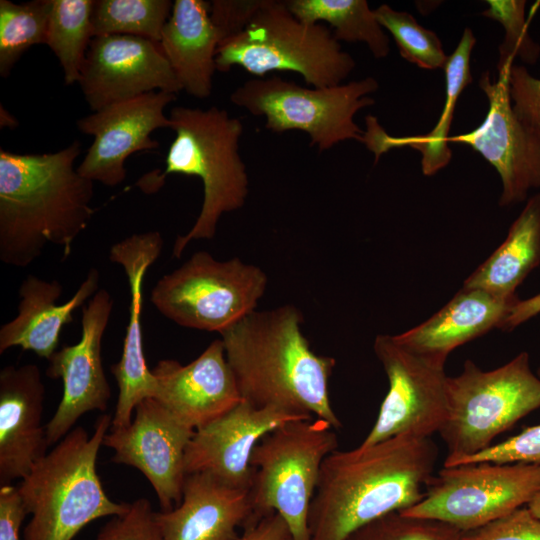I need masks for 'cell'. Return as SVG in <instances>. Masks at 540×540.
Wrapping results in <instances>:
<instances>
[{
  "mask_svg": "<svg viewBox=\"0 0 540 540\" xmlns=\"http://www.w3.org/2000/svg\"><path fill=\"white\" fill-rule=\"evenodd\" d=\"M437 455L430 438L411 435L333 451L322 463L309 508V540H345L381 516L414 506L434 475Z\"/></svg>",
  "mask_w": 540,
  "mask_h": 540,
  "instance_id": "obj_1",
  "label": "cell"
},
{
  "mask_svg": "<svg viewBox=\"0 0 540 540\" xmlns=\"http://www.w3.org/2000/svg\"><path fill=\"white\" fill-rule=\"evenodd\" d=\"M81 144L54 153L17 154L0 149V260L25 268L45 247L64 257L93 214V182L74 168Z\"/></svg>",
  "mask_w": 540,
  "mask_h": 540,
  "instance_id": "obj_2",
  "label": "cell"
},
{
  "mask_svg": "<svg viewBox=\"0 0 540 540\" xmlns=\"http://www.w3.org/2000/svg\"><path fill=\"white\" fill-rule=\"evenodd\" d=\"M294 305L253 311L221 335L242 400L325 419L340 428L329 397L335 359L316 354Z\"/></svg>",
  "mask_w": 540,
  "mask_h": 540,
  "instance_id": "obj_3",
  "label": "cell"
},
{
  "mask_svg": "<svg viewBox=\"0 0 540 540\" xmlns=\"http://www.w3.org/2000/svg\"><path fill=\"white\" fill-rule=\"evenodd\" d=\"M112 419L111 414L101 415L91 436L82 427L72 429L21 480L17 489L31 514L24 540H73L90 522L129 510L130 503L107 496L96 471Z\"/></svg>",
  "mask_w": 540,
  "mask_h": 540,
  "instance_id": "obj_4",
  "label": "cell"
},
{
  "mask_svg": "<svg viewBox=\"0 0 540 540\" xmlns=\"http://www.w3.org/2000/svg\"><path fill=\"white\" fill-rule=\"evenodd\" d=\"M175 138L170 144L162 173L153 174L158 184L170 174L198 177L203 202L194 225L178 236L172 255L180 258L193 240L212 239L223 214L240 209L248 196V174L239 143L242 122L224 109L176 106L170 110ZM159 187V185H158Z\"/></svg>",
  "mask_w": 540,
  "mask_h": 540,
  "instance_id": "obj_5",
  "label": "cell"
},
{
  "mask_svg": "<svg viewBox=\"0 0 540 540\" xmlns=\"http://www.w3.org/2000/svg\"><path fill=\"white\" fill-rule=\"evenodd\" d=\"M233 66L258 77L296 72L307 84L323 88L342 84L355 61L325 26L301 22L285 1L264 0L241 33L219 44L217 70L228 72Z\"/></svg>",
  "mask_w": 540,
  "mask_h": 540,
  "instance_id": "obj_6",
  "label": "cell"
},
{
  "mask_svg": "<svg viewBox=\"0 0 540 540\" xmlns=\"http://www.w3.org/2000/svg\"><path fill=\"white\" fill-rule=\"evenodd\" d=\"M447 394L448 413L439 434L448 450L443 466L452 467L540 408V378L526 351L489 371L466 360L457 376H448Z\"/></svg>",
  "mask_w": 540,
  "mask_h": 540,
  "instance_id": "obj_7",
  "label": "cell"
},
{
  "mask_svg": "<svg viewBox=\"0 0 540 540\" xmlns=\"http://www.w3.org/2000/svg\"><path fill=\"white\" fill-rule=\"evenodd\" d=\"M325 419H297L275 428L254 447L250 465L253 516L277 512L293 540H309L308 513L325 458L336 450Z\"/></svg>",
  "mask_w": 540,
  "mask_h": 540,
  "instance_id": "obj_8",
  "label": "cell"
},
{
  "mask_svg": "<svg viewBox=\"0 0 540 540\" xmlns=\"http://www.w3.org/2000/svg\"><path fill=\"white\" fill-rule=\"evenodd\" d=\"M373 77L323 88H306L278 76L251 79L237 87L230 101L254 116L265 118L275 133L298 130L306 133L319 151L346 140L363 142L364 131L355 114L375 103L368 94L377 91Z\"/></svg>",
  "mask_w": 540,
  "mask_h": 540,
  "instance_id": "obj_9",
  "label": "cell"
},
{
  "mask_svg": "<svg viewBox=\"0 0 540 540\" xmlns=\"http://www.w3.org/2000/svg\"><path fill=\"white\" fill-rule=\"evenodd\" d=\"M267 282L258 266L237 257L220 261L198 251L162 276L150 299L159 313L181 327L222 333L256 310Z\"/></svg>",
  "mask_w": 540,
  "mask_h": 540,
  "instance_id": "obj_10",
  "label": "cell"
},
{
  "mask_svg": "<svg viewBox=\"0 0 540 540\" xmlns=\"http://www.w3.org/2000/svg\"><path fill=\"white\" fill-rule=\"evenodd\" d=\"M539 490L538 465L461 464L443 467L429 480L423 498L400 512L467 532L528 505Z\"/></svg>",
  "mask_w": 540,
  "mask_h": 540,
  "instance_id": "obj_11",
  "label": "cell"
},
{
  "mask_svg": "<svg viewBox=\"0 0 540 540\" xmlns=\"http://www.w3.org/2000/svg\"><path fill=\"white\" fill-rule=\"evenodd\" d=\"M373 349L389 388L372 429L359 447L399 435L430 438L439 433L448 413L445 365L403 347L393 335H378Z\"/></svg>",
  "mask_w": 540,
  "mask_h": 540,
  "instance_id": "obj_12",
  "label": "cell"
},
{
  "mask_svg": "<svg viewBox=\"0 0 540 540\" xmlns=\"http://www.w3.org/2000/svg\"><path fill=\"white\" fill-rule=\"evenodd\" d=\"M499 70L492 82L482 74L479 87L489 102L488 113L476 129L449 141L465 143L479 152L498 172L502 182L500 206L526 199L528 191L540 187V136L525 125L511 105L509 73Z\"/></svg>",
  "mask_w": 540,
  "mask_h": 540,
  "instance_id": "obj_13",
  "label": "cell"
},
{
  "mask_svg": "<svg viewBox=\"0 0 540 540\" xmlns=\"http://www.w3.org/2000/svg\"><path fill=\"white\" fill-rule=\"evenodd\" d=\"M131 423L111 429L103 445L114 451L112 461L138 469L152 485L161 510L182 500L184 456L195 430L179 421L153 397L135 408Z\"/></svg>",
  "mask_w": 540,
  "mask_h": 540,
  "instance_id": "obj_14",
  "label": "cell"
},
{
  "mask_svg": "<svg viewBox=\"0 0 540 540\" xmlns=\"http://www.w3.org/2000/svg\"><path fill=\"white\" fill-rule=\"evenodd\" d=\"M114 300L99 289L82 307L81 337L78 343L64 346L48 360L47 375L60 378L63 396L46 425L49 446L59 442L85 413L105 411L111 388L102 364V339L113 310Z\"/></svg>",
  "mask_w": 540,
  "mask_h": 540,
  "instance_id": "obj_15",
  "label": "cell"
},
{
  "mask_svg": "<svg viewBox=\"0 0 540 540\" xmlns=\"http://www.w3.org/2000/svg\"><path fill=\"white\" fill-rule=\"evenodd\" d=\"M176 94L153 91L108 105L80 118L78 129L94 137L80 165V175L114 187L127 175L125 162L135 152L157 149L159 143L151 134L159 128H170L164 109Z\"/></svg>",
  "mask_w": 540,
  "mask_h": 540,
  "instance_id": "obj_16",
  "label": "cell"
},
{
  "mask_svg": "<svg viewBox=\"0 0 540 540\" xmlns=\"http://www.w3.org/2000/svg\"><path fill=\"white\" fill-rule=\"evenodd\" d=\"M90 109L181 87L159 43L130 35L94 37L78 81Z\"/></svg>",
  "mask_w": 540,
  "mask_h": 540,
  "instance_id": "obj_17",
  "label": "cell"
},
{
  "mask_svg": "<svg viewBox=\"0 0 540 540\" xmlns=\"http://www.w3.org/2000/svg\"><path fill=\"white\" fill-rule=\"evenodd\" d=\"M313 416L259 408L242 400L230 411L195 430L184 456L185 474L207 473L238 488L250 489V459L256 444L284 423Z\"/></svg>",
  "mask_w": 540,
  "mask_h": 540,
  "instance_id": "obj_18",
  "label": "cell"
},
{
  "mask_svg": "<svg viewBox=\"0 0 540 540\" xmlns=\"http://www.w3.org/2000/svg\"><path fill=\"white\" fill-rule=\"evenodd\" d=\"M163 244L158 231H149L124 238L109 251L110 261L123 268L130 290L129 320L122 354L120 360L111 366L119 388L112 429L128 426L136 406L154 396L155 379L148 368L143 348V282L148 268L159 258Z\"/></svg>",
  "mask_w": 540,
  "mask_h": 540,
  "instance_id": "obj_19",
  "label": "cell"
},
{
  "mask_svg": "<svg viewBox=\"0 0 540 540\" xmlns=\"http://www.w3.org/2000/svg\"><path fill=\"white\" fill-rule=\"evenodd\" d=\"M153 398L188 427L197 430L242 401L221 339L212 341L192 362L160 360L151 369Z\"/></svg>",
  "mask_w": 540,
  "mask_h": 540,
  "instance_id": "obj_20",
  "label": "cell"
},
{
  "mask_svg": "<svg viewBox=\"0 0 540 540\" xmlns=\"http://www.w3.org/2000/svg\"><path fill=\"white\" fill-rule=\"evenodd\" d=\"M45 385L35 364L0 372V486L24 479L49 446L42 423Z\"/></svg>",
  "mask_w": 540,
  "mask_h": 540,
  "instance_id": "obj_21",
  "label": "cell"
},
{
  "mask_svg": "<svg viewBox=\"0 0 540 540\" xmlns=\"http://www.w3.org/2000/svg\"><path fill=\"white\" fill-rule=\"evenodd\" d=\"M252 517L250 489L207 473L186 475L179 505L155 512L162 540H239L238 527Z\"/></svg>",
  "mask_w": 540,
  "mask_h": 540,
  "instance_id": "obj_22",
  "label": "cell"
},
{
  "mask_svg": "<svg viewBox=\"0 0 540 540\" xmlns=\"http://www.w3.org/2000/svg\"><path fill=\"white\" fill-rule=\"evenodd\" d=\"M99 282V271L91 268L72 297L57 304L63 294L62 284L28 275L19 287L17 315L0 328V353L20 347L49 360L57 351L62 328L99 290Z\"/></svg>",
  "mask_w": 540,
  "mask_h": 540,
  "instance_id": "obj_23",
  "label": "cell"
},
{
  "mask_svg": "<svg viewBox=\"0 0 540 540\" xmlns=\"http://www.w3.org/2000/svg\"><path fill=\"white\" fill-rule=\"evenodd\" d=\"M519 301L478 288H464L423 323L393 335L403 347L438 363H446L457 347L472 341L504 320Z\"/></svg>",
  "mask_w": 540,
  "mask_h": 540,
  "instance_id": "obj_24",
  "label": "cell"
},
{
  "mask_svg": "<svg viewBox=\"0 0 540 540\" xmlns=\"http://www.w3.org/2000/svg\"><path fill=\"white\" fill-rule=\"evenodd\" d=\"M220 43V34L210 18V2L174 1L159 45L181 90L201 99L211 95Z\"/></svg>",
  "mask_w": 540,
  "mask_h": 540,
  "instance_id": "obj_25",
  "label": "cell"
},
{
  "mask_svg": "<svg viewBox=\"0 0 540 540\" xmlns=\"http://www.w3.org/2000/svg\"><path fill=\"white\" fill-rule=\"evenodd\" d=\"M475 43L472 30L465 28L456 49L447 57L443 68L446 81L445 102L440 119L430 132L418 136L392 137L379 125L375 117L369 115L366 118L367 129L364 131L362 143L375 154L376 159L390 149L409 145L421 153V168L426 176L434 175L449 163L451 150L448 147V134L457 100L472 81L470 56Z\"/></svg>",
  "mask_w": 540,
  "mask_h": 540,
  "instance_id": "obj_26",
  "label": "cell"
},
{
  "mask_svg": "<svg viewBox=\"0 0 540 540\" xmlns=\"http://www.w3.org/2000/svg\"><path fill=\"white\" fill-rule=\"evenodd\" d=\"M539 264L540 193L528 199L510 226L506 239L471 273L463 287L515 298L517 287Z\"/></svg>",
  "mask_w": 540,
  "mask_h": 540,
  "instance_id": "obj_27",
  "label": "cell"
},
{
  "mask_svg": "<svg viewBox=\"0 0 540 540\" xmlns=\"http://www.w3.org/2000/svg\"><path fill=\"white\" fill-rule=\"evenodd\" d=\"M285 3L303 23H329L338 41L364 42L375 58H384L389 53V38L366 0H289Z\"/></svg>",
  "mask_w": 540,
  "mask_h": 540,
  "instance_id": "obj_28",
  "label": "cell"
},
{
  "mask_svg": "<svg viewBox=\"0 0 540 540\" xmlns=\"http://www.w3.org/2000/svg\"><path fill=\"white\" fill-rule=\"evenodd\" d=\"M94 0H53L45 44L56 55L67 85L78 83L92 34Z\"/></svg>",
  "mask_w": 540,
  "mask_h": 540,
  "instance_id": "obj_29",
  "label": "cell"
},
{
  "mask_svg": "<svg viewBox=\"0 0 540 540\" xmlns=\"http://www.w3.org/2000/svg\"><path fill=\"white\" fill-rule=\"evenodd\" d=\"M170 0H97L92 11L93 38L130 35L159 43L172 12Z\"/></svg>",
  "mask_w": 540,
  "mask_h": 540,
  "instance_id": "obj_30",
  "label": "cell"
},
{
  "mask_svg": "<svg viewBox=\"0 0 540 540\" xmlns=\"http://www.w3.org/2000/svg\"><path fill=\"white\" fill-rule=\"evenodd\" d=\"M53 0H0V75L9 76L24 52L45 44Z\"/></svg>",
  "mask_w": 540,
  "mask_h": 540,
  "instance_id": "obj_31",
  "label": "cell"
},
{
  "mask_svg": "<svg viewBox=\"0 0 540 540\" xmlns=\"http://www.w3.org/2000/svg\"><path fill=\"white\" fill-rule=\"evenodd\" d=\"M379 24L393 36L400 55L423 69L444 68L447 55L438 36L418 24L404 11H396L383 4L374 10Z\"/></svg>",
  "mask_w": 540,
  "mask_h": 540,
  "instance_id": "obj_32",
  "label": "cell"
},
{
  "mask_svg": "<svg viewBox=\"0 0 540 540\" xmlns=\"http://www.w3.org/2000/svg\"><path fill=\"white\" fill-rule=\"evenodd\" d=\"M462 534L441 521L396 511L356 529L345 540H462Z\"/></svg>",
  "mask_w": 540,
  "mask_h": 540,
  "instance_id": "obj_33",
  "label": "cell"
},
{
  "mask_svg": "<svg viewBox=\"0 0 540 540\" xmlns=\"http://www.w3.org/2000/svg\"><path fill=\"white\" fill-rule=\"evenodd\" d=\"M489 8L482 12L483 16L498 21L505 30V37L499 47L498 71L513 65V60L519 56L527 63H535L540 53V47L529 33L525 20L524 0H488Z\"/></svg>",
  "mask_w": 540,
  "mask_h": 540,
  "instance_id": "obj_34",
  "label": "cell"
},
{
  "mask_svg": "<svg viewBox=\"0 0 540 540\" xmlns=\"http://www.w3.org/2000/svg\"><path fill=\"white\" fill-rule=\"evenodd\" d=\"M96 540H162L151 503L145 498L130 503L126 513L104 524Z\"/></svg>",
  "mask_w": 540,
  "mask_h": 540,
  "instance_id": "obj_35",
  "label": "cell"
},
{
  "mask_svg": "<svg viewBox=\"0 0 540 540\" xmlns=\"http://www.w3.org/2000/svg\"><path fill=\"white\" fill-rule=\"evenodd\" d=\"M478 462L540 466V424L527 427L519 434L461 460L455 466Z\"/></svg>",
  "mask_w": 540,
  "mask_h": 540,
  "instance_id": "obj_36",
  "label": "cell"
},
{
  "mask_svg": "<svg viewBox=\"0 0 540 540\" xmlns=\"http://www.w3.org/2000/svg\"><path fill=\"white\" fill-rule=\"evenodd\" d=\"M462 540H540V519L521 507L482 527L463 532Z\"/></svg>",
  "mask_w": 540,
  "mask_h": 540,
  "instance_id": "obj_37",
  "label": "cell"
},
{
  "mask_svg": "<svg viewBox=\"0 0 540 540\" xmlns=\"http://www.w3.org/2000/svg\"><path fill=\"white\" fill-rule=\"evenodd\" d=\"M510 97L517 117L540 136V79L523 66L510 68Z\"/></svg>",
  "mask_w": 540,
  "mask_h": 540,
  "instance_id": "obj_38",
  "label": "cell"
},
{
  "mask_svg": "<svg viewBox=\"0 0 540 540\" xmlns=\"http://www.w3.org/2000/svg\"><path fill=\"white\" fill-rule=\"evenodd\" d=\"M264 0H213L210 18L221 42L241 33L263 5Z\"/></svg>",
  "mask_w": 540,
  "mask_h": 540,
  "instance_id": "obj_39",
  "label": "cell"
},
{
  "mask_svg": "<svg viewBox=\"0 0 540 540\" xmlns=\"http://www.w3.org/2000/svg\"><path fill=\"white\" fill-rule=\"evenodd\" d=\"M26 515L17 487L0 486V540H20V527Z\"/></svg>",
  "mask_w": 540,
  "mask_h": 540,
  "instance_id": "obj_40",
  "label": "cell"
},
{
  "mask_svg": "<svg viewBox=\"0 0 540 540\" xmlns=\"http://www.w3.org/2000/svg\"><path fill=\"white\" fill-rule=\"evenodd\" d=\"M239 540H293L285 520L277 513L253 516Z\"/></svg>",
  "mask_w": 540,
  "mask_h": 540,
  "instance_id": "obj_41",
  "label": "cell"
},
{
  "mask_svg": "<svg viewBox=\"0 0 540 540\" xmlns=\"http://www.w3.org/2000/svg\"><path fill=\"white\" fill-rule=\"evenodd\" d=\"M540 314V294L520 300L514 305L500 329L512 331L526 321Z\"/></svg>",
  "mask_w": 540,
  "mask_h": 540,
  "instance_id": "obj_42",
  "label": "cell"
},
{
  "mask_svg": "<svg viewBox=\"0 0 540 540\" xmlns=\"http://www.w3.org/2000/svg\"><path fill=\"white\" fill-rule=\"evenodd\" d=\"M529 510L540 519V490L527 505Z\"/></svg>",
  "mask_w": 540,
  "mask_h": 540,
  "instance_id": "obj_43",
  "label": "cell"
},
{
  "mask_svg": "<svg viewBox=\"0 0 540 540\" xmlns=\"http://www.w3.org/2000/svg\"><path fill=\"white\" fill-rule=\"evenodd\" d=\"M537 376L540 378V367H539V369L537 371Z\"/></svg>",
  "mask_w": 540,
  "mask_h": 540,
  "instance_id": "obj_44",
  "label": "cell"
}]
</instances>
